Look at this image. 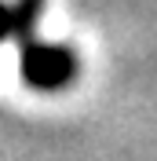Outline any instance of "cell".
Masks as SVG:
<instances>
[{
	"label": "cell",
	"instance_id": "obj_1",
	"mask_svg": "<svg viewBox=\"0 0 157 161\" xmlns=\"http://www.w3.org/2000/svg\"><path fill=\"white\" fill-rule=\"evenodd\" d=\"M19 55H22V77H26L30 88L55 92V88H66L77 77V59L62 44H40L33 37L30 44L19 48Z\"/></svg>",
	"mask_w": 157,
	"mask_h": 161
},
{
	"label": "cell",
	"instance_id": "obj_2",
	"mask_svg": "<svg viewBox=\"0 0 157 161\" xmlns=\"http://www.w3.org/2000/svg\"><path fill=\"white\" fill-rule=\"evenodd\" d=\"M11 33H15V8L0 0V44L11 40Z\"/></svg>",
	"mask_w": 157,
	"mask_h": 161
}]
</instances>
